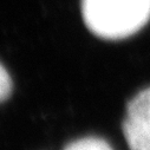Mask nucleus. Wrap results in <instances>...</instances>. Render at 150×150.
Masks as SVG:
<instances>
[{
    "label": "nucleus",
    "mask_w": 150,
    "mask_h": 150,
    "mask_svg": "<svg viewBox=\"0 0 150 150\" xmlns=\"http://www.w3.org/2000/svg\"><path fill=\"white\" fill-rule=\"evenodd\" d=\"M12 91V81L7 72V70L4 67V65L0 63V103L6 100Z\"/></svg>",
    "instance_id": "obj_4"
},
{
    "label": "nucleus",
    "mask_w": 150,
    "mask_h": 150,
    "mask_svg": "<svg viewBox=\"0 0 150 150\" xmlns=\"http://www.w3.org/2000/svg\"><path fill=\"white\" fill-rule=\"evenodd\" d=\"M65 150H112V148L102 138L85 137L70 143Z\"/></svg>",
    "instance_id": "obj_3"
},
{
    "label": "nucleus",
    "mask_w": 150,
    "mask_h": 150,
    "mask_svg": "<svg viewBox=\"0 0 150 150\" xmlns=\"http://www.w3.org/2000/svg\"><path fill=\"white\" fill-rule=\"evenodd\" d=\"M86 27L97 37L118 40L138 32L150 19V0H82Z\"/></svg>",
    "instance_id": "obj_1"
},
{
    "label": "nucleus",
    "mask_w": 150,
    "mask_h": 150,
    "mask_svg": "<svg viewBox=\"0 0 150 150\" xmlns=\"http://www.w3.org/2000/svg\"><path fill=\"white\" fill-rule=\"evenodd\" d=\"M123 134L130 150H150V88L129 103Z\"/></svg>",
    "instance_id": "obj_2"
}]
</instances>
